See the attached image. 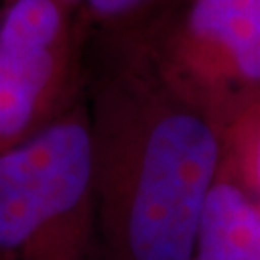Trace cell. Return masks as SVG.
Segmentation results:
<instances>
[{
  "label": "cell",
  "instance_id": "6da1fadb",
  "mask_svg": "<svg viewBox=\"0 0 260 260\" xmlns=\"http://www.w3.org/2000/svg\"><path fill=\"white\" fill-rule=\"evenodd\" d=\"M85 106L106 260H191L223 164L216 114L127 29L103 45Z\"/></svg>",
  "mask_w": 260,
  "mask_h": 260
},
{
  "label": "cell",
  "instance_id": "7a4b0ae2",
  "mask_svg": "<svg viewBox=\"0 0 260 260\" xmlns=\"http://www.w3.org/2000/svg\"><path fill=\"white\" fill-rule=\"evenodd\" d=\"M96 241L85 103L0 152V260H87Z\"/></svg>",
  "mask_w": 260,
  "mask_h": 260
},
{
  "label": "cell",
  "instance_id": "3957f363",
  "mask_svg": "<svg viewBox=\"0 0 260 260\" xmlns=\"http://www.w3.org/2000/svg\"><path fill=\"white\" fill-rule=\"evenodd\" d=\"M79 79L72 10L60 0H6L0 10V152L74 108Z\"/></svg>",
  "mask_w": 260,
  "mask_h": 260
},
{
  "label": "cell",
  "instance_id": "277c9868",
  "mask_svg": "<svg viewBox=\"0 0 260 260\" xmlns=\"http://www.w3.org/2000/svg\"><path fill=\"white\" fill-rule=\"evenodd\" d=\"M141 33L162 68L210 110L222 85H260V0H187Z\"/></svg>",
  "mask_w": 260,
  "mask_h": 260
},
{
  "label": "cell",
  "instance_id": "5b68a950",
  "mask_svg": "<svg viewBox=\"0 0 260 260\" xmlns=\"http://www.w3.org/2000/svg\"><path fill=\"white\" fill-rule=\"evenodd\" d=\"M191 260H260V206L223 168L206 199Z\"/></svg>",
  "mask_w": 260,
  "mask_h": 260
},
{
  "label": "cell",
  "instance_id": "8992f818",
  "mask_svg": "<svg viewBox=\"0 0 260 260\" xmlns=\"http://www.w3.org/2000/svg\"><path fill=\"white\" fill-rule=\"evenodd\" d=\"M152 0H85L83 10L94 23L103 25H125L127 19L147 8Z\"/></svg>",
  "mask_w": 260,
  "mask_h": 260
},
{
  "label": "cell",
  "instance_id": "52a82bcc",
  "mask_svg": "<svg viewBox=\"0 0 260 260\" xmlns=\"http://www.w3.org/2000/svg\"><path fill=\"white\" fill-rule=\"evenodd\" d=\"M245 168H247V177H249V181H252V185H254L260 199V123L251 135L249 143H247Z\"/></svg>",
  "mask_w": 260,
  "mask_h": 260
},
{
  "label": "cell",
  "instance_id": "ba28073f",
  "mask_svg": "<svg viewBox=\"0 0 260 260\" xmlns=\"http://www.w3.org/2000/svg\"><path fill=\"white\" fill-rule=\"evenodd\" d=\"M64 6H68L70 10H75V8H83L85 0H60Z\"/></svg>",
  "mask_w": 260,
  "mask_h": 260
}]
</instances>
